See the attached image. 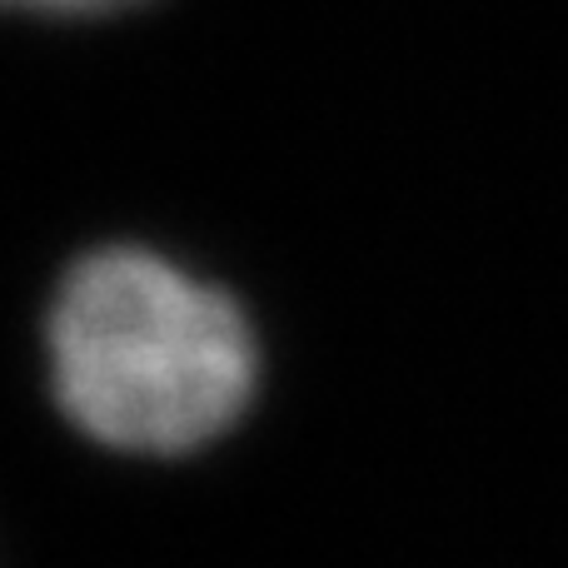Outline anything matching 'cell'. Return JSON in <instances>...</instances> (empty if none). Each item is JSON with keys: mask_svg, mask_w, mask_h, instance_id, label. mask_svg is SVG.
Instances as JSON below:
<instances>
[{"mask_svg": "<svg viewBox=\"0 0 568 568\" xmlns=\"http://www.w3.org/2000/svg\"><path fill=\"white\" fill-rule=\"evenodd\" d=\"M45 349L65 419L125 454H190L220 439L260 379L245 310L135 245L70 265L50 304Z\"/></svg>", "mask_w": 568, "mask_h": 568, "instance_id": "6da1fadb", "label": "cell"}, {"mask_svg": "<svg viewBox=\"0 0 568 568\" xmlns=\"http://www.w3.org/2000/svg\"><path fill=\"white\" fill-rule=\"evenodd\" d=\"M10 10H45V16H100V10H125L135 0H0Z\"/></svg>", "mask_w": 568, "mask_h": 568, "instance_id": "7a4b0ae2", "label": "cell"}]
</instances>
